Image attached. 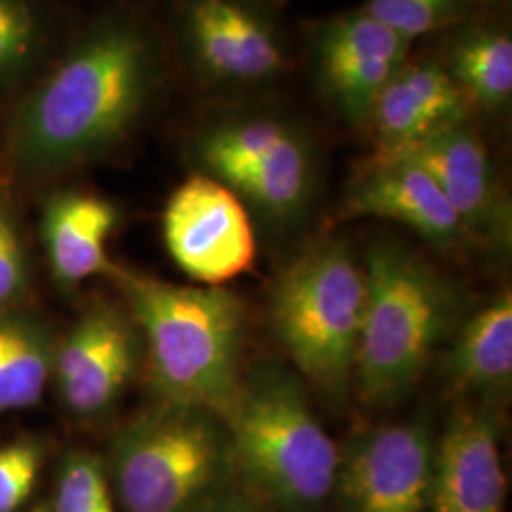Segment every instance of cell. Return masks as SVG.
I'll use <instances>...</instances> for the list:
<instances>
[{
    "mask_svg": "<svg viewBox=\"0 0 512 512\" xmlns=\"http://www.w3.org/2000/svg\"><path fill=\"white\" fill-rule=\"evenodd\" d=\"M158 80V57L135 21H101L80 38L10 116L6 150L25 177L92 162L137 126Z\"/></svg>",
    "mask_w": 512,
    "mask_h": 512,
    "instance_id": "1",
    "label": "cell"
},
{
    "mask_svg": "<svg viewBox=\"0 0 512 512\" xmlns=\"http://www.w3.org/2000/svg\"><path fill=\"white\" fill-rule=\"evenodd\" d=\"M147 353L158 403L224 414L238 391L247 342V310L224 287H188L112 268Z\"/></svg>",
    "mask_w": 512,
    "mask_h": 512,
    "instance_id": "2",
    "label": "cell"
},
{
    "mask_svg": "<svg viewBox=\"0 0 512 512\" xmlns=\"http://www.w3.org/2000/svg\"><path fill=\"white\" fill-rule=\"evenodd\" d=\"M355 376L370 406H391L420 382L433 353L467 315L456 281L395 239L370 243Z\"/></svg>",
    "mask_w": 512,
    "mask_h": 512,
    "instance_id": "3",
    "label": "cell"
},
{
    "mask_svg": "<svg viewBox=\"0 0 512 512\" xmlns=\"http://www.w3.org/2000/svg\"><path fill=\"white\" fill-rule=\"evenodd\" d=\"M222 420L247 494L281 512L321 511L334 492L340 448L293 368L264 361L245 370Z\"/></svg>",
    "mask_w": 512,
    "mask_h": 512,
    "instance_id": "4",
    "label": "cell"
},
{
    "mask_svg": "<svg viewBox=\"0 0 512 512\" xmlns=\"http://www.w3.org/2000/svg\"><path fill=\"white\" fill-rule=\"evenodd\" d=\"M105 469L122 512H202L239 488L222 416L186 404L158 403L126 423Z\"/></svg>",
    "mask_w": 512,
    "mask_h": 512,
    "instance_id": "5",
    "label": "cell"
},
{
    "mask_svg": "<svg viewBox=\"0 0 512 512\" xmlns=\"http://www.w3.org/2000/svg\"><path fill=\"white\" fill-rule=\"evenodd\" d=\"M365 298L363 264L340 238L294 255L270 291V323L294 372L334 401L353 384Z\"/></svg>",
    "mask_w": 512,
    "mask_h": 512,
    "instance_id": "6",
    "label": "cell"
},
{
    "mask_svg": "<svg viewBox=\"0 0 512 512\" xmlns=\"http://www.w3.org/2000/svg\"><path fill=\"white\" fill-rule=\"evenodd\" d=\"M202 173L226 184L241 202L277 226L294 224L317 190L310 137L268 114L230 116L203 128L192 143Z\"/></svg>",
    "mask_w": 512,
    "mask_h": 512,
    "instance_id": "7",
    "label": "cell"
},
{
    "mask_svg": "<svg viewBox=\"0 0 512 512\" xmlns=\"http://www.w3.org/2000/svg\"><path fill=\"white\" fill-rule=\"evenodd\" d=\"M435 448L421 418L357 433L338 454L332 495L344 512H427Z\"/></svg>",
    "mask_w": 512,
    "mask_h": 512,
    "instance_id": "8",
    "label": "cell"
},
{
    "mask_svg": "<svg viewBox=\"0 0 512 512\" xmlns=\"http://www.w3.org/2000/svg\"><path fill=\"white\" fill-rule=\"evenodd\" d=\"M162 230L173 262L205 287H222L255 262V230L245 203L202 171L169 196Z\"/></svg>",
    "mask_w": 512,
    "mask_h": 512,
    "instance_id": "9",
    "label": "cell"
},
{
    "mask_svg": "<svg viewBox=\"0 0 512 512\" xmlns=\"http://www.w3.org/2000/svg\"><path fill=\"white\" fill-rule=\"evenodd\" d=\"M317 86L353 126H366L385 86L408 63L410 40L365 10L323 21L311 40Z\"/></svg>",
    "mask_w": 512,
    "mask_h": 512,
    "instance_id": "10",
    "label": "cell"
},
{
    "mask_svg": "<svg viewBox=\"0 0 512 512\" xmlns=\"http://www.w3.org/2000/svg\"><path fill=\"white\" fill-rule=\"evenodd\" d=\"M141 351L129 311L93 304L55 346L52 378L61 401L80 418L109 412L131 382Z\"/></svg>",
    "mask_w": 512,
    "mask_h": 512,
    "instance_id": "11",
    "label": "cell"
},
{
    "mask_svg": "<svg viewBox=\"0 0 512 512\" xmlns=\"http://www.w3.org/2000/svg\"><path fill=\"white\" fill-rule=\"evenodd\" d=\"M420 164L458 213L469 243L507 255L512 243L511 200L497 177L490 150L469 122L435 133L399 152Z\"/></svg>",
    "mask_w": 512,
    "mask_h": 512,
    "instance_id": "12",
    "label": "cell"
},
{
    "mask_svg": "<svg viewBox=\"0 0 512 512\" xmlns=\"http://www.w3.org/2000/svg\"><path fill=\"white\" fill-rule=\"evenodd\" d=\"M505 495L495 406L459 404L437 435L427 512H505Z\"/></svg>",
    "mask_w": 512,
    "mask_h": 512,
    "instance_id": "13",
    "label": "cell"
},
{
    "mask_svg": "<svg viewBox=\"0 0 512 512\" xmlns=\"http://www.w3.org/2000/svg\"><path fill=\"white\" fill-rule=\"evenodd\" d=\"M344 219L399 222L442 253L469 245L458 213L435 179L401 154L376 152L349 184L342 203Z\"/></svg>",
    "mask_w": 512,
    "mask_h": 512,
    "instance_id": "14",
    "label": "cell"
},
{
    "mask_svg": "<svg viewBox=\"0 0 512 512\" xmlns=\"http://www.w3.org/2000/svg\"><path fill=\"white\" fill-rule=\"evenodd\" d=\"M186 37L203 73L219 82L258 84L287 65L272 27L239 0H192Z\"/></svg>",
    "mask_w": 512,
    "mask_h": 512,
    "instance_id": "15",
    "label": "cell"
},
{
    "mask_svg": "<svg viewBox=\"0 0 512 512\" xmlns=\"http://www.w3.org/2000/svg\"><path fill=\"white\" fill-rule=\"evenodd\" d=\"M473 107L444 65L406 63L376 99L366 126L376 152H399L469 122Z\"/></svg>",
    "mask_w": 512,
    "mask_h": 512,
    "instance_id": "16",
    "label": "cell"
},
{
    "mask_svg": "<svg viewBox=\"0 0 512 512\" xmlns=\"http://www.w3.org/2000/svg\"><path fill=\"white\" fill-rule=\"evenodd\" d=\"M118 209L103 196L82 190L54 194L42 213V241L54 277L67 287L97 274H110L107 256Z\"/></svg>",
    "mask_w": 512,
    "mask_h": 512,
    "instance_id": "17",
    "label": "cell"
},
{
    "mask_svg": "<svg viewBox=\"0 0 512 512\" xmlns=\"http://www.w3.org/2000/svg\"><path fill=\"white\" fill-rule=\"evenodd\" d=\"M444 374L475 403H503L512 385V293L503 291L463 317L452 334Z\"/></svg>",
    "mask_w": 512,
    "mask_h": 512,
    "instance_id": "18",
    "label": "cell"
},
{
    "mask_svg": "<svg viewBox=\"0 0 512 512\" xmlns=\"http://www.w3.org/2000/svg\"><path fill=\"white\" fill-rule=\"evenodd\" d=\"M50 327L29 311L0 310V414L35 406L52 378Z\"/></svg>",
    "mask_w": 512,
    "mask_h": 512,
    "instance_id": "19",
    "label": "cell"
},
{
    "mask_svg": "<svg viewBox=\"0 0 512 512\" xmlns=\"http://www.w3.org/2000/svg\"><path fill=\"white\" fill-rule=\"evenodd\" d=\"M444 69L471 107L505 109L512 95V40L503 29L471 27L454 38Z\"/></svg>",
    "mask_w": 512,
    "mask_h": 512,
    "instance_id": "20",
    "label": "cell"
},
{
    "mask_svg": "<svg viewBox=\"0 0 512 512\" xmlns=\"http://www.w3.org/2000/svg\"><path fill=\"white\" fill-rule=\"evenodd\" d=\"M54 512H118L101 459L84 450L65 456L55 482Z\"/></svg>",
    "mask_w": 512,
    "mask_h": 512,
    "instance_id": "21",
    "label": "cell"
},
{
    "mask_svg": "<svg viewBox=\"0 0 512 512\" xmlns=\"http://www.w3.org/2000/svg\"><path fill=\"white\" fill-rule=\"evenodd\" d=\"M40 42L42 27L31 0H0V86L31 67Z\"/></svg>",
    "mask_w": 512,
    "mask_h": 512,
    "instance_id": "22",
    "label": "cell"
},
{
    "mask_svg": "<svg viewBox=\"0 0 512 512\" xmlns=\"http://www.w3.org/2000/svg\"><path fill=\"white\" fill-rule=\"evenodd\" d=\"M465 6L467 0H366L363 10L412 42L458 21Z\"/></svg>",
    "mask_w": 512,
    "mask_h": 512,
    "instance_id": "23",
    "label": "cell"
},
{
    "mask_svg": "<svg viewBox=\"0 0 512 512\" xmlns=\"http://www.w3.org/2000/svg\"><path fill=\"white\" fill-rule=\"evenodd\" d=\"M42 454L35 442L0 446V512H16L37 486Z\"/></svg>",
    "mask_w": 512,
    "mask_h": 512,
    "instance_id": "24",
    "label": "cell"
},
{
    "mask_svg": "<svg viewBox=\"0 0 512 512\" xmlns=\"http://www.w3.org/2000/svg\"><path fill=\"white\" fill-rule=\"evenodd\" d=\"M29 287V266L18 219L0 198V310L21 300Z\"/></svg>",
    "mask_w": 512,
    "mask_h": 512,
    "instance_id": "25",
    "label": "cell"
},
{
    "mask_svg": "<svg viewBox=\"0 0 512 512\" xmlns=\"http://www.w3.org/2000/svg\"><path fill=\"white\" fill-rule=\"evenodd\" d=\"M202 512H270V509L245 490L236 488L207 505Z\"/></svg>",
    "mask_w": 512,
    "mask_h": 512,
    "instance_id": "26",
    "label": "cell"
},
{
    "mask_svg": "<svg viewBox=\"0 0 512 512\" xmlns=\"http://www.w3.org/2000/svg\"><path fill=\"white\" fill-rule=\"evenodd\" d=\"M35 512H48V511H46V509H37V511H35Z\"/></svg>",
    "mask_w": 512,
    "mask_h": 512,
    "instance_id": "27",
    "label": "cell"
},
{
    "mask_svg": "<svg viewBox=\"0 0 512 512\" xmlns=\"http://www.w3.org/2000/svg\"><path fill=\"white\" fill-rule=\"evenodd\" d=\"M499 2H505V0H499Z\"/></svg>",
    "mask_w": 512,
    "mask_h": 512,
    "instance_id": "28",
    "label": "cell"
},
{
    "mask_svg": "<svg viewBox=\"0 0 512 512\" xmlns=\"http://www.w3.org/2000/svg\"><path fill=\"white\" fill-rule=\"evenodd\" d=\"M272 2H277V0H272Z\"/></svg>",
    "mask_w": 512,
    "mask_h": 512,
    "instance_id": "29",
    "label": "cell"
}]
</instances>
